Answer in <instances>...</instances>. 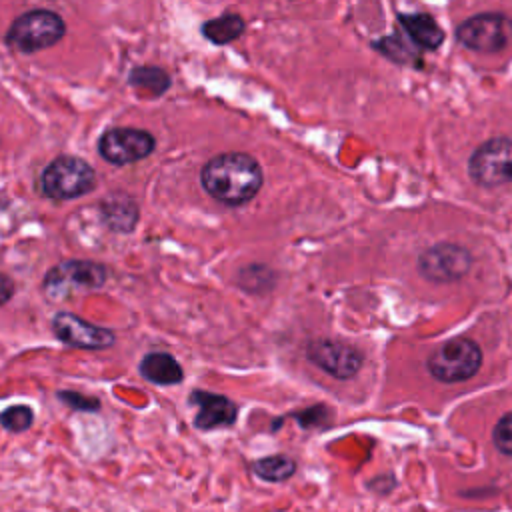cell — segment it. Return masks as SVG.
Instances as JSON below:
<instances>
[{
  "label": "cell",
  "instance_id": "277c9868",
  "mask_svg": "<svg viewBox=\"0 0 512 512\" xmlns=\"http://www.w3.org/2000/svg\"><path fill=\"white\" fill-rule=\"evenodd\" d=\"M96 186L94 168L78 156H58L40 174V190L52 200H74Z\"/></svg>",
  "mask_w": 512,
  "mask_h": 512
},
{
  "label": "cell",
  "instance_id": "7402d4cb",
  "mask_svg": "<svg viewBox=\"0 0 512 512\" xmlns=\"http://www.w3.org/2000/svg\"><path fill=\"white\" fill-rule=\"evenodd\" d=\"M292 418L298 422L300 428H318V426H324L330 422L332 418V412L328 406L324 404H314L310 408H304L300 412H294Z\"/></svg>",
  "mask_w": 512,
  "mask_h": 512
},
{
  "label": "cell",
  "instance_id": "e0dca14e",
  "mask_svg": "<svg viewBox=\"0 0 512 512\" xmlns=\"http://www.w3.org/2000/svg\"><path fill=\"white\" fill-rule=\"evenodd\" d=\"M244 20L240 14H234V12H226V14H220L218 18H212V20H206L202 22L200 26V32L206 40H210L212 44H230L232 40H236L238 36L244 34Z\"/></svg>",
  "mask_w": 512,
  "mask_h": 512
},
{
  "label": "cell",
  "instance_id": "d6986e66",
  "mask_svg": "<svg viewBox=\"0 0 512 512\" xmlns=\"http://www.w3.org/2000/svg\"><path fill=\"white\" fill-rule=\"evenodd\" d=\"M374 50H378L380 54H384L386 58H390L392 62H398V64H414V62H420L418 54L414 52V48L398 34L394 36H386V38H380V40H374L372 42Z\"/></svg>",
  "mask_w": 512,
  "mask_h": 512
},
{
  "label": "cell",
  "instance_id": "8992f818",
  "mask_svg": "<svg viewBox=\"0 0 512 512\" xmlns=\"http://www.w3.org/2000/svg\"><path fill=\"white\" fill-rule=\"evenodd\" d=\"M468 174L484 188L512 182V140L492 138L480 144L468 160Z\"/></svg>",
  "mask_w": 512,
  "mask_h": 512
},
{
  "label": "cell",
  "instance_id": "7a4b0ae2",
  "mask_svg": "<svg viewBox=\"0 0 512 512\" xmlns=\"http://www.w3.org/2000/svg\"><path fill=\"white\" fill-rule=\"evenodd\" d=\"M66 34L64 20L44 8L28 10L12 20L6 32V44L22 54H34L58 44Z\"/></svg>",
  "mask_w": 512,
  "mask_h": 512
},
{
  "label": "cell",
  "instance_id": "44dd1931",
  "mask_svg": "<svg viewBox=\"0 0 512 512\" xmlns=\"http://www.w3.org/2000/svg\"><path fill=\"white\" fill-rule=\"evenodd\" d=\"M238 280L242 282L244 290H250V292L270 290V286H272V270H268L264 266H250V268H244L240 272Z\"/></svg>",
  "mask_w": 512,
  "mask_h": 512
},
{
  "label": "cell",
  "instance_id": "9c48e42d",
  "mask_svg": "<svg viewBox=\"0 0 512 512\" xmlns=\"http://www.w3.org/2000/svg\"><path fill=\"white\" fill-rule=\"evenodd\" d=\"M472 266L470 252L452 242H440L430 246L418 256V272L436 284L456 282L468 274Z\"/></svg>",
  "mask_w": 512,
  "mask_h": 512
},
{
  "label": "cell",
  "instance_id": "6da1fadb",
  "mask_svg": "<svg viewBox=\"0 0 512 512\" xmlns=\"http://www.w3.org/2000/svg\"><path fill=\"white\" fill-rule=\"evenodd\" d=\"M264 174L258 160L244 152H226L210 158L200 172L204 192L228 206L250 202L262 188Z\"/></svg>",
  "mask_w": 512,
  "mask_h": 512
},
{
  "label": "cell",
  "instance_id": "ffe728a7",
  "mask_svg": "<svg viewBox=\"0 0 512 512\" xmlns=\"http://www.w3.org/2000/svg\"><path fill=\"white\" fill-rule=\"evenodd\" d=\"M0 420L8 432H26L34 422V412L26 404H14L2 412Z\"/></svg>",
  "mask_w": 512,
  "mask_h": 512
},
{
  "label": "cell",
  "instance_id": "9a60e30c",
  "mask_svg": "<svg viewBox=\"0 0 512 512\" xmlns=\"http://www.w3.org/2000/svg\"><path fill=\"white\" fill-rule=\"evenodd\" d=\"M140 374L156 386H172L182 382L184 372L174 356L168 352H148L140 360Z\"/></svg>",
  "mask_w": 512,
  "mask_h": 512
},
{
  "label": "cell",
  "instance_id": "ac0fdd59",
  "mask_svg": "<svg viewBox=\"0 0 512 512\" xmlns=\"http://www.w3.org/2000/svg\"><path fill=\"white\" fill-rule=\"evenodd\" d=\"M252 470L264 482H284L294 476L296 460L286 454H272V456L258 458L252 464Z\"/></svg>",
  "mask_w": 512,
  "mask_h": 512
},
{
  "label": "cell",
  "instance_id": "5b68a950",
  "mask_svg": "<svg viewBox=\"0 0 512 512\" xmlns=\"http://www.w3.org/2000/svg\"><path fill=\"white\" fill-rule=\"evenodd\" d=\"M482 366L480 346L464 336L446 340L426 360V368L438 382L454 384L472 378Z\"/></svg>",
  "mask_w": 512,
  "mask_h": 512
},
{
  "label": "cell",
  "instance_id": "603a6c76",
  "mask_svg": "<svg viewBox=\"0 0 512 512\" xmlns=\"http://www.w3.org/2000/svg\"><path fill=\"white\" fill-rule=\"evenodd\" d=\"M492 442L498 448V452L512 456V412L504 414L496 422V426L492 430Z\"/></svg>",
  "mask_w": 512,
  "mask_h": 512
},
{
  "label": "cell",
  "instance_id": "cb8c5ba5",
  "mask_svg": "<svg viewBox=\"0 0 512 512\" xmlns=\"http://www.w3.org/2000/svg\"><path fill=\"white\" fill-rule=\"evenodd\" d=\"M58 398H60L64 404H68L70 408L82 410V412H96V410L100 408V400H98V398L84 396V394H78V392H72V390L58 392Z\"/></svg>",
  "mask_w": 512,
  "mask_h": 512
},
{
  "label": "cell",
  "instance_id": "30bf717a",
  "mask_svg": "<svg viewBox=\"0 0 512 512\" xmlns=\"http://www.w3.org/2000/svg\"><path fill=\"white\" fill-rule=\"evenodd\" d=\"M306 358L322 372L338 380H348L356 376L364 364V356L358 348L330 338L312 340L306 346Z\"/></svg>",
  "mask_w": 512,
  "mask_h": 512
},
{
  "label": "cell",
  "instance_id": "3957f363",
  "mask_svg": "<svg viewBox=\"0 0 512 512\" xmlns=\"http://www.w3.org/2000/svg\"><path fill=\"white\" fill-rule=\"evenodd\" d=\"M108 270L92 260H62L52 266L42 282L44 296L52 302H62L78 292H92L106 284Z\"/></svg>",
  "mask_w": 512,
  "mask_h": 512
},
{
  "label": "cell",
  "instance_id": "2e32d148",
  "mask_svg": "<svg viewBox=\"0 0 512 512\" xmlns=\"http://www.w3.org/2000/svg\"><path fill=\"white\" fill-rule=\"evenodd\" d=\"M128 84L148 98H158L172 86V80L168 72L158 66H134L128 72Z\"/></svg>",
  "mask_w": 512,
  "mask_h": 512
},
{
  "label": "cell",
  "instance_id": "7c38bea8",
  "mask_svg": "<svg viewBox=\"0 0 512 512\" xmlns=\"http://www.w3.org/2000/svg\"><path fill=\"white\" fill-rule=\"evenodd\" d=\"M188 402L198 406V412L194 416V426L198 430L224 428V426H232L236 422L238 406L222 394H214V392H206V390H192L188 396Z\"/></svg>",
  "mask_w": 512,
  "mask_h": 512
},
{
  "label": "cell",
  "instance_id": "4fadbf2b",
  "mask_svg": "<svg viewBox=\"0 0 512 512\" xmlns=\"http://www.w3.org/2000/svg\"><path fill=\"white\" fill-rule=\"evenodd\" d=\"M100 216L112 232L128 234L136 228L140 212H138V204L134 202V198H130L124 192H114V194H108L106 198H102Z\"/></svg>",
  "mask_w": 512,
  "mask_h": 512
},
{
  "label": "cell",
  "instance_id": "d4e9b609",
  "mask_svg": "<svg viewBox=\"0 0 512 512\" xmlns=\"http://www.w3.org/2000/svg\"><path fill=\"white\" fill-rule=\"evenodd\" d=\"M2 282H4V294H2V302H8V298H10V294H12V282H10V278L4 274L2 276Z\"/></svg>",
  "mask_w": 512,
  "mask_h": 512
},
{
  "label": "cell",
  "instance_id": "5bb4252c",
  "mask_svg": "<svg viewBox=\"0 0 512 512\" xmlns=\"http://www.w3.org/2000/svg\"><path fill=\"white\" fill-rule=\"evenodd\" d=\"M406 36L422 50H436L444 42V30L430 14H398Z\"/></svg>",
  "mask_w": 512,
  "mask_h": 512
},
{
  "label": "cell",
  "instance_id": "ba28073f",
  "mask_svg": "<svg viewBox=\"0 0 512 512\" xmlns=\"http://www.w3.org/2000/svg\"><path fill=\"white\" fill-rule=\"evenodd\" d=\"M456 40L474 52H500L512 42V20L504 14H476L456 28Z\"/></svg>",
  "mask_w": 512,
  "mask_h": 512
},
{
  "label": "cell",
  "instance_id": "8fae6325",
  "mask_svg": "<svg viewBox=\"0 0 512 512\" xmlns=\"http://www.w3.org/2000/svg\"><path fill=\"white\" fill-rule=\"evenodd\" d=\"M52 332L60 342L80 350H104L116 342V334L110 328L90 324L72 312L54 314Z\"/></svg>",
  "mask_w": 512,
  "mask_h": 512
},
{
  "label": "cell",
  "instance_id": "52a82bcc",
  "mask_svg": "<svg viewBox=\"0 0 512 512\" xmlns=\"http://www.w3.org/2000/svg\"><path fill=\"white\" fill-rule=\"evenodd\" d=\"M156 148V140L148 130L114 126L100 134L98 154L114 166L134 164L148 158Z\"/></svg>",
  "mask_w": 512,
  "mask_h": 512
}]
</instances>
